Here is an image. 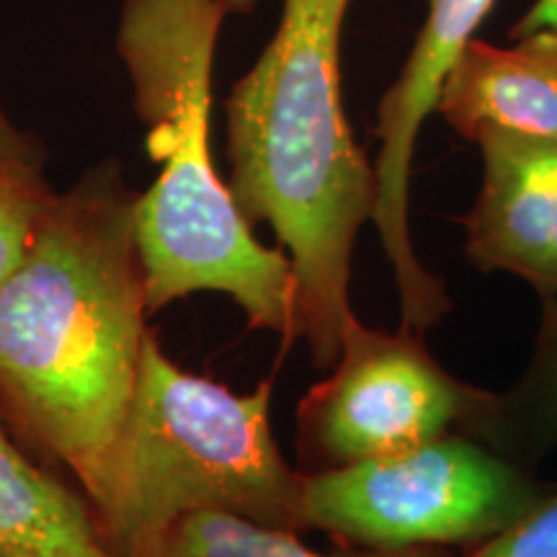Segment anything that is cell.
<instances>
[{"label":"cell","mask_w":557,"mask_h":557,"mask_svg":"<svg viewBox=\"0 0 557 557\" xmlns=\"http://www.w3.org/2000/svg\"><path fill=\"white\" fill-rule=\"evenodd\" d=\"M116 160L52 191L0 282V413L86 493L135 398L148 297Z\"/></svg>","instance_id":"6da1fadb"},{"label":"cell","mask_w":557,"mask_h":557,"mask_svg":"<svg viewBox=\"0 0 557 557\" xmlns=\"http://www.w3.org/2000/svg\"><path fill=\"white\" fill-rule=\"evenodd\" d=\"M351 0H284L267 50L227 99L230 191L267 222L297 282V338L331 369L354 318L351 267L374 218L377 173L341 99V32Z\"/></svg>","instance_id":"7a4b0ae2"},{"label":"cell","mask_w":557,"mask_h":557,"mask_svg":"<svg viewBox=\"0 0 557 557\" xmlns=\"http://www.w3.org/2000/svg\"><path fill=\"white\" fill-rule=\"evenodd\" d=\"M227 9L220 0H124L116 52L145 145L160 165L135 201V246L148 312L199 292L225 295L250 331L297 338V282L235 205L209 148L212 67Z\"/></svg>","instance_id":"3957f363"},{"label":"cell","mask_w":557,"mask_h":557,"mask_svg":"<svg viewBox=\"0 0 557 557\" xmlns=\"http://www.w3.org/2000/svg\"><path fill=\"white\" fill-rule=\"evenodd\" d=\"M263 380L250 393L173 364L148 333L135 398L83 496L116 557H137L194 511L305 532V472L284 459Z\"/></svg>","instance_id":"277c9868"},{"label":"cell","mask_w":557,"mask_h":557,"mask_svg":"<svg viewBox=\"0 0 557 557\" xmlns=\"http://www.w3.org/2000/svg\"><path fill=\"white\" fill-rule=\"evenodd\" d=\"M557 487L462 431L351 468L305 472V532L338 547L472 549Z\"/></svg>","instance_id":"5b68a950"},{"label":"cell","mask_w":557,"mask_h":557,"mask_svg":"<svg viewBox=\"0 0 557 557\" xmlns=\"http://www.w3.org/2000/svg\"><path fill=\"white\" fill-rule=\"evenodd\" d=\"M485 387L455 377L416 331L348 323L329 377L297 408L302 472L351 468L459 431Z\"/></svg>","instance_id":"8992f818"},{"label":"cell","mask_w":557,"mask_h":557,"mask_svg":"<svg viewBox=\"0 0 557 557\" xmlns=\"http://www.w3.org/2000/svg\"><path fill=\"white\" fill-rule=\"evenodd\" d=\"M496 0H429V13L413 50L377 107L374 135L380 139L374 173L377 205L372 225L385 248L400 297V329L426 333L449 315L451 297L444 282L423 267L410 233V176L418 135L436 111L442 83Z\"/></svg>","instance_id":"52a82bcc"},{"label":"cell","mask_w":557,"mask_h":557,"mask_svg":"<svg viewBox=\"0 0 557 557\" xmlns=\"http://www.w3.org/2000/svg\"><path fill=\"white\" fill-rule=\"evenodd\" d=\"M483 181L468 212L465 259L485 274L527 282L540 299L557 295V143L500 127L470 135Z\"/></svg>","instance_id":"ba28073f"},{"label":"cell","mask_w":557,"mask_h":557,"mask_svg":"<svg viewBox=\"0 0 557 557\" xmlns=\"http://www.w3.org/2000/svg\"><path fill=\"white\" fill-rule=\"evenodd\" d=\"M436 114L465 139L500 127L557 143V32L527 34L511 47L468 41L442 83Z\"/></svg>","instance_id":"9c48e42d"},{"label":"cell","mask_w":557,"mask_h":557,"mask_svg":"<svg viewBox=\"0 0 557 557\" xmlns=\"http://www.w3.org/2000/svg\"><path fill=\"white\" fill-rule=\"evenodd\" d=\"M0 557H116L86 496L32 462L0 413Z\"/></svg>","instance_id":"30bf717a"},{"label":"cell","mask_w":557,"mask_h":557,"mask_svg":"<svg viewBox=\"0 0 557 557\" xmlns=\"http://www.w3.org/2000/svg\"><path fill=\"white\" fill-rule=\"evenodd\" d=\"M459 431L529 470L557 449V295L540 299V325L519 377L485 389Z\"/></svg>","instance_id":"8fae6325"},{"label":"cell","mask_w":557,"mask_h":557,"mask_svg":"<svg viewBox=\"0 0 557 557\" xmlns=\"http://www.w3.org/2000/svg\"><path fill=\"white\" fill-rule=\"evenodd\" d=\"M137 557H457L449 547H338L320 553L292 529L225 511H194Z\"/></svg>","instance_id":"7c38bea8"},{"label":"cell","mask_w":557,"mask_h":557,"mask_svg":"<svg viewBox=\"0 0 557 557\" xmlns=\"http://www.w3.org/2000/svg\"><path fill=\"white\" fill-rule=\"evenodd\" d=\"M50 194L45 176L0 171V282L24 253Z\"/></svg>","instance_id":"4fadbf2b"},{"label":"cell","mask_w":557,"mask_h":557,"mask_svg":"<svg viewBox=\"0 0 557 557\" xmlns=\"http://www.w3.org/2000/svg\"><path fill=\"white\" fill-rule=\"evenodd\" d=\"M465 557H557V487L519 524L468 549Z\"/></svg>","instance_id":"5bb4252c"},{"label":"cell","mask_w":557,"mask_h":557,"mask_svg":"<svg viewBox=\"0 0 557 557\" xmlns=\"http://www.w3.org/2000/svg\"><path fill=\"white\" fill-rule=\"evenodd\" d=\"M0 171L45 176V148L29 132L16 127L0 109Z\"/></svg>","instance_id":"9a60e30c"},{"label":"cell","mask_w":557,"mask_h":557,"mask_svg":"<svg viewBox=\"0 0 557 557\" xmlns=\"http://www.w3.org/2000/svg\"><path fill=\"white\" fill-rule=\"evenodd\" d=\"M537 32H557V0H534L524 16L513 24L511 37H527Z\"/></svg>","instance_id":"2e32d148"},{"label":"cell","mask_w":557,"mask_h":557,"mask_svg":"<svg viewBox=\"0 0 557 557\" xmlns=\"http://www.w3.org/2000/svg\"><path fill=\"white\" fill-rule=\"evenodd\" d=\"M222 5H225L227 13H250L256 11V5L261 3V0H220Z\"/></svg>","instance_id":"e0dca14e"}]
</instances>
